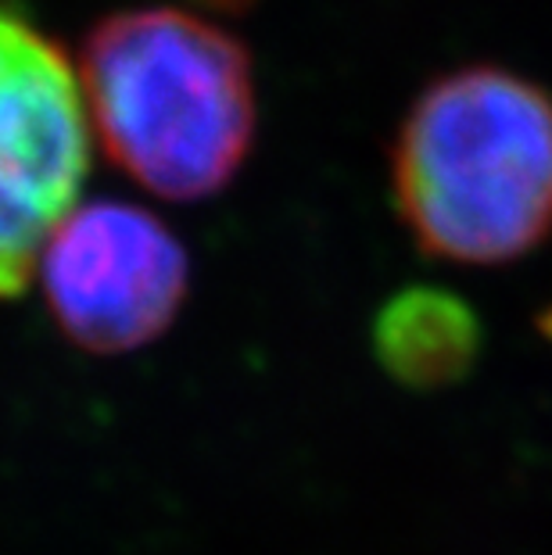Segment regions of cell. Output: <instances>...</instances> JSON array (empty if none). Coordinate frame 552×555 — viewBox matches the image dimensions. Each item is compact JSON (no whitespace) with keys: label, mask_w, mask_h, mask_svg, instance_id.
<instances>
[{"label":"cell","mask_w":552,"mask_h":555,"mask_svg":"<svg viewBox=\"0 0 552 555\" xmlns=\"http://www.w3.org/2000/svg\"><path fill=\"white\" fill-rule=\"evenodd\" d=\"M205 4H213V8H227V11H238V8H248L252 0H205Z\"/></svg>","instance_id":"obj_6"},{"label":"cell","mask_w":552,"mask_h":555,"mask_svg":"<svg viewBox=\"0 0 552 555\" xmlns=\"http://www.w3.org/2000/svg\"><path fill=\"white\" fill-rule=\"evenodd\" d=\"M391 194L420 251L502 266L552 233V98L496 65L434 79L391 151Z\"/></svg>","instance_id":"obj_1"},{"label":"cell","mask_w":552,"mask_h":555,"mask_svg":"<svg viewBox=\"0 0 552 555\" xmlns=\"http://www.w3.org/2000/svg\"><path fill=\"white\" fill-rule=\"evenodd\" d=\"M79 90L108 158L166 201L213 197L255 140V79L227 29L176 8L119 11L79 51Z\"/></svg>","instance_id":"obj_2"},{"label":"cell","mask_w":552,"mask_h":555,"mask_svg":"<svg viewBox=\"0 0 552 555\" xmlns=\"http://www.w3.org/2000/svg\"><path fill=\"white\" fill-rule=\"evenodd\" d=\"M377 359L406 387H445L474 365L477 315L449 291L413 287L391 298L373 326Z\"/></svg>","instance_id":"obj_5"},{"label":"cell","mask_w":552,"mask_h":555,"mask_svg":"<svg viewBox=\"0 0 552 555\" xmlns=\"http://www.w3.org/2000/svg\"><path fill=\"white\" fill-rule=\"evenodd\" d=\"M84 104L65 54L0 8V298L26 291L43 244L79 205L90 169Z\"/></svg>","instance_id":"obj_3"},{"label":"cell","mask_w":552,"mask_h":555,"mask_svg":"<svg viewBox=\"0 0 552 555\" xmlns=\"http://www.w3.org/2000/svg\"><path fill=\"white\" fill-rule=\"evenodd\" d=\"M37 276L62 334L93 356H123L172 326L191 287L180 237L126 201L76 205L43 244Z\"/></svg>","instance_id":"obj_4"}]
</instances>
